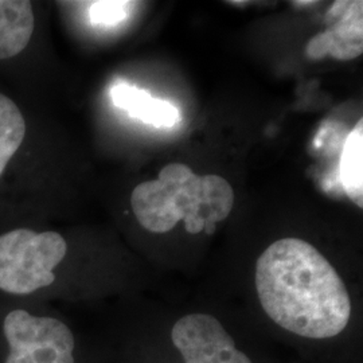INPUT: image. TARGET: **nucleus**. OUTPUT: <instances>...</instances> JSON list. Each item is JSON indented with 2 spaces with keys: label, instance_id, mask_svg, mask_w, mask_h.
Wrapping results in <instances>:
<instances>
[{
  "label": "nucleus",
  "instance_id": "obj_7",
  "mask_svg": "<svg viewBox=\"0 0 363 363\" xmlns=\"http://www.w3.org/2000/svg\"><path fill=\"white\" fill-rule=\"evenodd\" d=\"M111 99L117 108L128 112L130 117L154 127H172L181 117L175 105L154 99L148 91L125 82L112 86Z\"/></svg>",
  "mask_w": 363,
  "mask_h": 363
},
{
  "label": "nucleus",
  "instance_id": "obj_3",
  "mask_svg": "<svg viewBox=\"0 0 363 363\" xmlns=\"http://www.w3.org/2000/svg\"><path fill=\"white\" fill-rule=\"evenodd\" d=\"M67 245L55 232L16 229L0 235V289L28 295L52 286L54 269L65 259Z\"/></svg>",
  "mask_w": 363,
  "mask_h": 363
},
{
  "label": "nucleus",
  "instance_id": "obj_11",
  "mask_svg": "<svg viewBox=\"0 0 363 363\" xmlns=\"http://www.w3.org/2000/svg\"><path fill=\"white\" fill-rule=\"evenodd\" d=\"M127 1H93L89 19L93 25L113 26L127 18Z\"/></svg>",
  "mask_w": 363,
  "mask_h": 363
},
{
  "label": "nucleus",
  "instance_id": "obj_8",
  "mask_svg": "<svg viewBox=\"0 0 363 363\" xmlns=\"http://www.w3.org/2000/svg\"><path fill=\"white\" fill-rule=\"evenodd\" d=\"M34 33L33 4L27 0H0V60L26 49Z\"/></svg>",
  "mask_w": 363,
  "mask_h": 363
},
{
  "label": "nucleus",
  "instance_id": "obj_2",
  "mask_svg": "<svg viewBox=\"0 0 363 363\" xmlns=\"http://www.w3.org/2000/svg\"><path fill=\"white\" fill-rule=\"evenodd\" d=\"M233 205V189L225 178L196 175L181 163L167 164L156 181L140 183L130 195L135 217L152 233H167L183 220L189 233L213 234Z\"/></svg>",
  "mask_w": 363,
  "mask_h": 363
},
{
  "label": "nucleus",
  "instance_id": "obj_4",
  "mask_svg": "<svg viewBox=\"0 0 363 363\" xmlns=\"http://www.w3.org/2000/svg\"><path fill=\"white\" fill-rule=\"evenodd\" d=\"M9 343L6 363H76V339L67 325L25 310L10 312L3 323Z\"/></svg>",
  "mask_w": 363,
  "mask_h": 363
},
{
  "label": "nucleus",
  "instance_id": "obj_5",
  "mask_svg": "<svg viewBox=\"0 0 363 363\" xmlns=\"http://www.w3.org/2000/svg\"><path fill=\"white\" fill-rule=\"evenodd\" d=\"M183 363H253L220 320L203 312L182 316L171 330Z\"/></svg>",
  "mask_w": 363,
  "mask_h": 363
},
{
  "label": "nucleus",
  "instance_id": "obj_9",
  "mask_svg": "<svg viewBox=\"0 0 363 363\" xmlns=\"http://www.w3.org/2000/svg\"><path fill=\"white\" fill-rule=\"evenodd\" d=\"M340 181L351 201L363 208V120L347 135L340 157Z\"/></svg>",
  "mask_w": 363,
  "mask_h": 363
},
{
  "label": "nucleus",
  "instance_id": "obj_1",
  "mask_svg": "<svg viewBox=\"0 0 363 363\" xmlns=\"http://www.w3.org/2000/svg\"><path fill=\"white\" fill-rule=\"evenodd\" d=\"M261 308L286 333L311 340L339 337L350 323V294L333 264L300 238H281L259 255Z\"/></svg>",
  "mask_w": 363,
  "mask_h": 363
},
{
  "label": "nucleus",
  "instance_id": "obj_10",
  "mask_svg": "<svg viewBox=\"0 0 363 363\" xmlns=\"http://www.w3.org/2000/svg\"><path fill=\"white\" fill-rule=\"evenodd\" d=\"M26 135V123L19 108L0 93V175L7 167Z\"/></svg>",
  "mask_w": 363,
  "mask_h": 363
},
{
  "label": "nucleus",
  "instance_id": "obj_6",
  "mask_svg": "<svg viewBox=\"0 0 363 363\" xmlns=\"http://www.w3.org/2000/svg\"><path fill=\"white\" fill-rule=\"evenodd\" d=\"M362 1H337L327 13V21L335 19L334 26L319 33L308 42L306 55L310 60H322L331 55L347 61L363 52Z\"/></svg>",
  "mask_w": 363,
  "mask_h": 363
}]
</instances>
